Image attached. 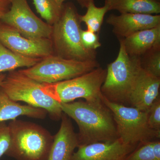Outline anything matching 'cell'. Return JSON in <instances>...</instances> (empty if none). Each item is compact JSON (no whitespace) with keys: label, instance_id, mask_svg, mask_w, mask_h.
I'll return each mask as SVG.
<instances>
[{"label":"cell","instance_id":"obj_10","mask_svg":"<svg viewBox=\"0 0 160 160\" xmlns=\"http://www.w3.org/2000/svg\"><path fill=\"white\" fill-rule=\"evenodd\" d=\"M0 42L9 50L26 57L43 59L53 54L51 39H31L0 21Z\"/></svg>","mask_w":160,"mask_h":160},{"label":"cell","instance_id":"obj_28","mask_svg":"<svg viewBox=\"0 0 160 160\" xmlns=\"http://www.w3.org/2000/svg\"><path fill=\"white\" fill-rule=\"evenodd\" d=\"M58 4L61 6H62L64 2L66 0H56ZM80 4V6L83 8H86L89 6V3L93 1V0H75Z\"/></svg>","mask_w":160,"mask_h":160},{"label":"cell","instance_id":"obj_19","mask_svg":"<svg viewBox=\"0 0 160 160\" xmlns=\"http://www.w3.org/2000/svg\"><path fill=\"white\" fill-rule=\"evenodd\" d=\"M86 14L81 15V20L86 24L87 29L98 33L104 20V17L107 12L109 11L107 4L102 7H98L95 6L94 1L91 2L87 7Z\"/></svg>","mask_w":160,"mask_h":160},{"label":"cell","instance_id":"obj_9","mask_svg":"<svg viewBox=\"0 0 160 160\" xmlns=\"http://www.w3.org/2000/svg\"><path fill=\"white\" fill-rule=\"evenodd\" d=\"M11 7L0 21L28 38H51L52 26L43 22L31 10L27 0H10Z\"/></svg>","mask_w":160,"mask_h":160},{"label":"cell","instance_id":"obj_7","mask_svg":"<svg viewBox=\"0 0 160 160\" xmlns=\"http://www.w3.org/2000/svg\"><path fill=\"white\" fill-rule=\"evenodd\" d=\"M102 102L111 112L118 138L123 142L137 146L140 143L159 138L160 132L152 130L148 125V112L111 102L103 95Z\"/></svg>","mask_w":160,"mask_h":160},{"label":"cell","instance_id":"obj_29","mask_svg":"<svg viewBox=\"0 0 160 160\" xmlns=\"http://www.w3.org/2000/svg\"><path fill=\"white\" fill-rule=\"evenodd\" d=\"M6 75V74H4V73H0V86H1L2 83L3 81L5 79Z\"/></svg>","mask_w":160,"mask_h":160},{"label":"cell","instance_id":"obj_27","mask_svg":"<svg viewBox=\"0 0 160 160\" xmlns=\"http://www.w3.org/2000/svg\"><path fill=\"white\" fill-rule=\"evenodd\" d=\"M152 150L156 160H160V142L159 140L152 141Z\"/></svg>","mask_w":160,"mask_h":160},{"label":"cell","instance_id":"obj_1","mask_svg":"<svg viewBox=\"0 0 160 160\" xmlns=\"http://www.w3.org/2000/svg\"><path fill=\"white\" fill-rule=\"evenodd\" d=\"M61 106L63 113L77 124L79 146L118 138L113 116L104 103L94 105L78 101L61 103Z\"/></svg>","mask_w":160,"mask_h":160},{"label":"cell","instance_id":"obj_22","mask_svg":"<svg viewBox=\"0 0 160 160\" xmlns=\"http://www.w3.org/2000/svg\"><path fill=\"white\" fill-rule=\"evenodd\" d=\"M152 141L140 143L123 160H156L152 150Z\"/></svg>","mask_w":160,"mask_h":160},{"label":"cell","instance_id":"obj_11","mask_svg":"<svg viewBox=\"0 0 160 160\" xmlns=\"http://www.w3.org/2000/svg\"><path fill=\"white\" fill-rule=\"evenodd\" d=\"M137 146L126 144L119 138L112 142L81 145L71 160H123Z\"/></svg>","mask_w":160,"mask_h":160},{"label":"cell","instance_id":"obj_5","mask_svg":"<svg viewBox=\"0 0 160 160\" xmlns=\"http://www.w3.org/2000/svg\"><path fill=\"white\" fill-rule=\"evenodd\" d=\"M42 83L23 74L20 70H15L9 72L0 86L13 101L44 109L50 118L59 121L63 113L61 104L45 94L42 90Z\"/></svg>","mask_w":160,"mask_h":160},{"label":"cell","instance_id":"obj_15","mask_svg":"<svg viewBox=\"0 0 160 160\" xmlns=\"http://www.w3.org/2000/svg\"><path fill=\"white\" fill-rule=\"evenodd\" d=\"M119 41L129 56L142 57L160 48V26L138 32Z\"/></svg>","mask_w":160,"mask_h":160},{"label":"cell","instance_id":"obj_4","mask_svg":"<svg viewBox=\"0 0 160 160\" xmlns=\"http://www.w3.org/2000/svg\"><path fill=\"white\" fill-rule=\"evenodd\" d=\"M106 69L99 66L79 76L58 82L43 83V92L61 104L83 98L94 105L103 104L102 86Z\"/></svg>","mask_w":160,"mask_h":160},{"label":"cell","instance_id":"obj_21","mask_svg":"<svg viewBox=\"0 0 160 160\" xmlns=\"http://www.w3.org/2000/svg\"><path fill=\"white\" fill-rule=\"evenodd\" d=\"M141 58V66L145 71L160 78V48L153 49Z\"/></svg>","mask_w":160,"mask_h":160},{"label":"cell","instance_id":"obj_13","mask_svg":"<svg viewBox=\"0 0 160 160\" xmlns=\"http://www.w3.org/2000/svg\"><path fill=\"white\" fill-rule=\"evenodd\" d=\"M106 22L112 26V31L119 39H122L141 30L160 26V15L140 13L112 14L107 18Z\"/></svg>","mask_w":160,"mask_h":160},{"label":"cell","instance_id":"obj_20","mask_svg":"<svg viewBox=\"0 0 160 160\" xmlns=\"http://www.w3.org/2000/svg\"><path fill=\"white\" fill-rule=\"evenodd\" d=\"M37 12L41 17L52 26L59 18L62 6L58 4L56 0H33Z\"/></svg>","mask_w":160,"mask_h":160},{"label":"cell","instance_id":"obj_12","mask_svg":"<svg viewBox=\"0 0 160 160\" xmlns=\"http://www.w3.org/2000/svg\"><path fill=\"white\" fill-rule=\"evenodd\" d=\"M160 78L145 71L141 66L136 77L129 98V105L141 111H149L159 96Z\"/></svg>","mask_w":160,"mask_h":160},{"label":"cell","instance_id":"obj_6","mask_svg":"<svg viewBox=\"0 0 160 160\" xmlns=\"http://www.w3.org/2000/svg\"><path fill=\"white\" fill-rule=\"evenodd\" d=\"M117 58L108 64L102 92L114 102L129 105V98L136 77L141 67V58L130 57L120 42Z\"/></svg>","mask_w":160,"mask_h":160},{"label":"cell","instance_id":"obj_25","mask_svg":"<svg viewBox=\"0 0 160 160\" xmlns=\"http://www.w3.org/2000/svg\"><path fill=\"white\" fill-rule=\"evenodd\" d=\"M10 144V134L6 122H0V158L6 154Z\"/></svg>","mask_w":160,"mask_h":160},{"label":"cell","instance_id":"obj_2","mask_svg":"<svg viewBox=\"0 0 160 160\" xmlns=\"http://www.w3.org/2000/svg\"><path fill=\"white\" fill-rule=\"evenodd\" d=\"M10 144L6 156L16 160H47L53 136L42 126L22 120L8 124Z\"/></svg>","mask_w":160,"mask_h":160},{"label":"cell","instance_id":"obj_26","mask_svg":"<svg viewBox=\"0 0 160 160\" xmlns=\"http://www.w3.org/2000/svg\"><path fill=\"white\" fill-rule=\"evenodd\" d=\"M10 0H0V18L9 10Z\"/></svg>","mask_w":160,"mask_h":160},{"label":"cell","instance_id":"obj_3","mask_svg":"<svg viewBox=\"0 0 160 160\" xmlns=\"http://www.w3.org/2000/svg\"><path fill=\"white\" fill-rule=\"evenodd\" d=\"M81 15L72 3L63 4L62 13L52 26L51 40L53 54L66 59L96 60V50L83 46L81 39Z\"/></svg>","mask_w":160,"mask_h":160},{"label":"cell","instance_id":"obj_17","mask_svg":"<svg viewBox=\"0 0 160 160\" xmlns=\"http://www.w3.org/2000/svg\"><path fill=\"white\" fill-rule=\"evenodd\" d=\"M109 10H116L122 13L159 14L160 3L156 0H106Z\"/></svg>","mask_w":160,"mask_h":160},{"label":"cell","instance_id":"obj_14","mask_svg":"<svg viewBox=\"0 0 160 160\" xmlns=\"http://www.w3.org/2000/svg\"><path fill=\"white\" fill-rule=\"evenodd\" d=\"M62 122L53 142L47 160H71L76 148L79 146L77 133L75 132L70 118L63 113Z\"/></svg>","mask_w":160,"mask_h":160},{"label":"cell","instance_id":"obj_24","mask_svg":"<svg viewBox=\"0 0 160 160\" xmlns=\"http://www.w3.org/2000/svg\"><path fill=\"white\" fill-rule=\"evenodd\" d=\"M81 39L83 46L88 50H96L101 46L98 33L88 29L81 30Z\"/></svg>","mask_w":160,"mask_h":160},{"label":"cell","instance_id":"obj_18","mask_svg":"<svg viewBox=\"0 0 160 160\" xmlns=\"http://www.w3.org/2000/svg\"><path fill=\"white\" fill-rule=\"evenodd\" d=\"M42 59L26 57L9 50L0 42V73L10 72L22 67L29 68Z\"/></svg>","mask_w":160,"mask_h":160},{"label":"cell","instance_id":"obj_23","mask_svg":"<svg viewBox=\"0 0 160 160\" xmlns=\"http://www.w3.org/2000/svg\"><path fill=\"white\" fill-rule=\"evenodd\" d=\"M148 124L150 129L160 132V97L154 101L148 111Z\"/></svg>","mask_w":160,"mask_h":160},{"label":"cell","instance_id":"obj_8","mask_svg":"<svg viewBox=\"0 0 160 160\" xmlns=\"http://www.w3.org/2000/svg\"><path fill=\"white\" fill-rule=\"evenodd\" d=\"M99 66L96 60L66 59L52 54L42 59L34 66L20 70L40 82L51 84L77 77Z\"/></svg>","mask_w":160,"mask_h":160},{"label":"cell","instance_id":"obj_16","mask_svg":"<svg viewBox=\"0 0 160 160\" xmlns=\"http://www.w3.org/2000/svg\"><path fill=\"white\" fill-rule=\"evenodd\" d=\"M47 112L28 105H22L12 100L0 86V122L12 121L20 116L44 119Z\"/></svg>","mask_w":160,"mask_h":160}]
</instances>
